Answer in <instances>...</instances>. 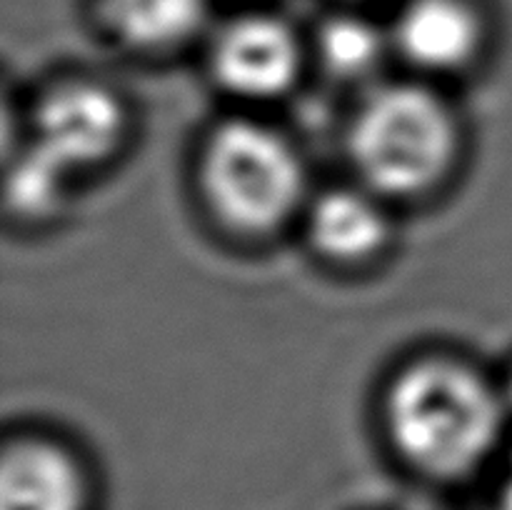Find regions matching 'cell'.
Returning <instances> with one entry per match:
<instances>
[{
	"label": "cell",
	"mask_w": 512,
	"mask_h": 510,
	"mask_svg": "<svg viewBox=\"0 0 512 510\" xmlns=\"http://www.w3.org/2000/svg\"><path fill=\"white\" fill-rule=\"evenodd\" d=\"M385 413L395 445L415 468L455 478L488 458L508 403L468 365L423 360L398 375Z\"/></svg>",
	"instance_id": "obj_1"
},
{
	"label": "cell",
	"mask_w": 512,
	"mask_h": 510,
	"mask_svg": "<svg viewBox=\"0 0 512 510\" xmlns=\"http://www.w3.org/2000/svg\"><path fill=\"white\" fill-rule=\"evenodd\" d=\"M455 148L453 115L420 85L378 88L350 128V158L365 188L378 195L425 193L448 173Z\"/></svg>",
	"instance_id": "obj_2"
},
{
	"label": "cell",
	"mask_w": 512,
	"mask_h": 510,
	"mask_svg": "<svg viewBox=\"0 0 512 510\" xmlns=\"http://www.w3.org/2000/svg\"><path fill=\"white\" fill-rule=\"evenodd\" d=\"M203 183L215 213L243 233H268L300 208L305 168L293 145L255 120H230L208 140Z\"/></svg>",
	"instance_id": "obj_3"
},
{
	"label": "cell",
	"mask_w": 512,
	"mask_h": 510,
	"mask_svg": "<svg viewBox=\"0 0 512 510\" xmlns=\"http://www.w3.org/2000/svg\"><path fill=\"white\" fill-rule=\"evenodd\" d=\"M123 133V105L108 88L98 83H63L35 108L30 145L73 175L110 158Z\"/></svg>",
	"instance_id": "obj_4"
},
{
	"label": "cell",
	"mask_w": 512,
	"mask_h": 510,
	"mask_svg": "<svg viewBox=\"0 0 512 510\" xmlns=\"http://www.w3.org/2000/svg\"><path fill=\"white\" fill-rule=\"evenodd\" d=\"M300 60L303 50L293 30L268 15L233 20L213 45V70L220 85L250 100L283 95L298 78Z\"/></svg>",
	"instance_id": "obj_5"
},
{
	"label": "cell",
	"mask_w": 512,
	"mask_h": 510,
	"mask_svg": "<svg viewBox=\"0 0 512 510\" xmlns=\"http://www.w3.org/2000/svg\"><path fill=\"white\" fill-rule=\"evenodd\" d=\"M483 38L480 18L465 0H410L398 15L393 43L423 70L450 73L475 58Z\"/></svg>",
	"instance_id": "obj_6"
},
{
	"label": "cell",
	"mask_w": 512,
	"mask_h": 510,
	"mask_svg": "<svg viewBox=\"0 0 512 510\" xmlns=\"http://www.w3.org/2000/svg\"><path fill=\"white\" fill-rule=\"evenodd\" d=\"M83 480L73 458L50 443H18L0 465V510H78Z\"/></svg>",
	"instance_id": "obj_7"
},
{
	"label": "cell",
	"mask_w": 512,
	"mask_h": 510,
	"mask_svg": "<svg viewBox=\"0 0 512 510\" xmlns=\"http://www.w3.org/2000/svg\"><path fill=\"white\" fill-rule=\"evenodd\" d=\"M375 190L335 188L308 208V235L315 248L340 263H355L378 253L388 240V213Z\"/></svg>",
	"instance_id": "obj_8"
},
{
	"label": "cell",
	"mask_w": 512,
	"mask_h": 510,
	"mask_svg": "<svg viewBox=\"0 0 512 510\" xmlns=\"http://www.w3.org/2000/svg\"><path fill=\"white\" fill-rule=\"evenodd\" d=\"M110 28L140 50L188 43L208 18V0H103Z\"/></svg>",
	"instance_id": "obj_9"
},
{
	"label": "cell",
	"mask_w": 512,
	"mask_h": 510,
	"mask_svg": "<svg viewBox=\"0 0 512 510\" xmlns=\"http://www.w3.org/2000/svg\"><path fill=\"white\" fill-rule=\"evenodd\" d=\"M385 38L363 18H335L320 33V55L340 78H363L385 58Z\"/></svg>",
	"instance_id": "obj_10"
},
{
	"label": "cell",
	"mask_w": 512,
	"mask_h": 510,
	"mask_svg": "<svg viewBox=\"0 0 512 510\" xmlns=\"http://www.w3.org/2000/svg\"><path fill=\"white\" fill-rule=\"evenodd\" d=\"M70 173L28 145L8 173V203L25 218H43L60 208Z\"/></svg>",
	"instance_id": "obj_11"
},
{
	"label": "cell",
	"mask_w": 512,
	"mask_h": 510,
	"mask_svg": "<svg viewBox=\"0 0 512 510\" xmlns=\"http://www.w3.org/2000/svg\"><path fill=\"white\" fill-rule=\"evenodd\" d=\"M500 510H512V465H510L508 480H505V485H503V498H500Z\"/></svg>",
	"instance_id": "obj_12"
},
{
	"label": "cell",
	"mask_w": 512,
	"mask_h": 510,
	"mask_svg": "<svg viewBox=\"0 0 512 510\" xmlns=\"http://www.w3.org/2000/svg\"><path fill=\"white\" fill-rule=\"evenodd\" d=\"M505 403H508V408L512 410V375H510V383H508V390H505Z\"/></svg>",
	"instance_id": "obj_13"
}]
</instances>
